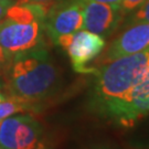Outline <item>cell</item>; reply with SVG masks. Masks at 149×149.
Returning <instances> with one entry per match:
<instances>
[{
    "label": "cell",
    "mask_w": 149,
    "mask_h": 149,
    "mask_svg": "<svg viewBox=\"0 0 149 149\" xmlns=\"http://www.w3.org/2000/svg\"><path fill=\"white\" fill-rule=\"evenodd\" d=\"M7 66V90L13 97L36 104L59 90L60 70L42 47L12 56Z\"/></svg>",
    "instance_id": "6da1fadb"
},
{
    "label": "cell",
    "mask_w": 149,
    "mask_h": 149,
    "mask_svg": "<svg viewBox=\"0 0 149 149\" xmlns=\"http://www.w3.org/2000/svg\"><path fill=\"white\" fill-rule=\"evenodd\" d=\"M149 70V47L95 69L88 107L97 114L103 107L122 100L143 80Z\"/></svg>",
    "instance_id": "7a4b0ae2"
},
{
    "label": "cell",
    "mask_w": 149,
    "mask_h": 149,
    "mask_svg": "<svg viewBox=\"0 0 149 149\" xmlns=\"http://www.w3.org/2000/svg\"><path fill=\"white\" fill-rule=\"evenodd\" d=\"M0 149H52L43 125L31 114L0 120Z\"/></svg>",
    "instance_id": "3957f363"
},
{
    "label": "cell",
    "mask_w": 149,
    "mask_h": 149,
    "mask_svg": "<svg viewBox=\"0 0 149 149\" xmlns=\"http://www.w3.org/2000/svg\"><path fill=\"white\" fill-rule=\"evenodd\" d=\"M97 115L122 128H132L147 117L149 115V70L127 95L103 107Z\"/></svg>",
    "instance_id": "277c9868"
},
{
    "label": "cell",
    "mask_w": 149,
    "mask_h": 149,
    "mask_svg": "<svg viewBox=\"0 0 149 149\" xmlns=\"http://www.w3.org/2000/svg\"><path fill=\"white\" fill-rule=\"evenodd\" d=\"M43 22L15 21L6 18L0 21V47L11 59L17 54L41 48Z\"/></svg>",
    "instance_id": "5b68a950"
},
{
    "label": "cell",
    "mask_w": 149,
    "mask_h": 149,
    "mask_svg": "<svg viewBox=\"0 0 149 149\" xmlns=\"http://www.w3.org/2000/svg\"><path fill=\"white\" fill-rule=\"evenodd\" d=\"M56 45L62 47L66 51L75 72L85 74L95 72L94 68H87L86 65L103 52L106 41L96 33L80 29L72 34L61 37Z\"/></svg>",
    "instance_id": "8992f818"
},
{
    "label": "cell",
    "mask_w": 149,
    "mask_h": 149,
    "mask_svg": "<svg viewBox=\"0 0 149 149\" xmlns=\"http://www.w3.org/2000/svg\"><path fill=\"white\" fill-rule=\"evenodd\" d=\"M83 6L84 0H60L51 6L43 21V29L54 44L61 37L83 28Z\"/></svg>",
    "instance_id": "52a82bcc"
},
{
    "label": "cell",
    "mask_w": 149,
    "mask_h": 149,
    "mask_svg": "<svg viewBox=\"0 0 149 149\" xmlns=\"http://www.w3.org/2000/svg\"><path fill=\"white\" fill-rule=\"evenodd\" d=\"M120 6L107 5L102 2L84 0L83 28L103 38L111 37L122 22Z\"/></svg>",
    "instance_id": "ba28073f"
},
{
    "label": "cell",
    "mask_w": 149,
    "mask_h": 149,
    "mask_svg": "<svg viewBox=\"0 0 149 149\" xmlns=\"http://www.w3.org/2000/svg\"><path fill=\"white\" fill-rule=\"evenodd\" d=\"M148 47L149 22L129 26L115 40H113L105 53L101 56L100 63L101 65L108 63L118 58L139 52Z\"/></svg>",
    "instance_id": "9c48e42d"
},
{
    "label": "cell",
    "mask_w": 149,
    "mask_h": 149,
    "mask_svg": "<svg viewBox=\"0 0 149 149\" xmlns=\"http://www.w3.org/2000/svg\"><path fill=\"white\" fill-rule=\"evenodd\" d=\"M34 105L36 104L33 103L22 101L13 96H11L10 98H6L5 101L0 102V120L16 114L31 111L34 108Z\"/></svg>",
    "instance_id": "30bf717a"
},
{
    "label": "cell",
    "mask_w": 149,
    "mask_h": 149,
    "mask_svg": "<svg viewBox=\"0 0 149 149\" xmlns=\"http://www.w3.org/2000/svg\"><path fill=\"white\" fill-rule=\"evenodd\" d=\"M145 22H149V0H146L136 10H134L128 15L125 27H129L137 23H145Z\"/></svg>",
    "instance_id": "8fae6325"
},
{
    "label": "cell",
    "mask_w": 149,
    "mask_h": 149,
    "mask_svg": "<svg viewBox=\"0 0 149 149\" xmlns=\"http://www.w3.org/2000/svg\"><path fill=\"white\" fill-rule=\"evenodd\" d=\"M146 0H123L120 5V10L123 12V16H128L130 12L136 10L140 5H143Z\"/></svg>",
    "instance_id": "7c38bea8"
},
{
    "label": "cell",
    "mask_w": 149,
    "mask_h": 149,
    "mask_svg": "<svg viewBox=\"0 0 149 149\" xmlns=\"http://www.w3.org/2000/svg\"><path fill=\"white\" fill-rule=\"evenodd\" d=\"M12 5H15L12 0H0V21L6 17L7 11Z\"/></svg>",
    "instance_id": "4fadbf2b"
},
{
    "label": "cell",
    "mask_w": 149,
    "mask_h": 149,
    "mask_svg": "<svg viewBox=\"0 0 149 149\" xmlns=\"http://www.w3.org/2000/svg\"><path fill=\"white\" fill-rule=\"evenodd\" d=\"M60 0H18L19 3H47V5H53Z\"/></svg>",
    "instance_id": "5bb4252c"
},
{
    "label": "cell",
    "mask_w": 149,
    "mask_h": 149,
    "mask_svg": "<svg viewBox=\"0 0 149 149\" xmlns=\"http://www.w3.org/2000/svg\"><path fill=\"white\" fill-rule=\"evenodd\" d=\"M9 61H10L9 56L6 54V52L3 51V49L0 47V69L6 68V66L8 65V63H9Z\"/></svg>",
    "instance_id": "9a60e30c"
},
{
    "label": "cell",
    "mask_w": 149,
    "mask_h": 149,
    "mask_svg": "<svg viewBox=\"0 0 149 149\" xmlns=\"http://www.w3.org/2000/svg\"><path fill=\"white\" fill-rule=\"evenodd\" d=\"M88 1H95V2H102V3H107V5L120 6L123 0H88Z\"/></svg>",
    "instance_id": "2e32d148"
},
{
    "label": "cell",
    "mask_w": 149,
    "mask_h": 149,
    "mask_svg": "<svg viewBox=\"0 0 149 149\" xmlns=\"http://www.w3.org/2000/svg\"><path fill=\"white\" fill-rule=\"evenodd\" d=\"M86 149H117L115 147H113L111 145H105V144H101V145H94L92 147H88Z\"/></svg>",
    "instance_id": "e0dca14e"
},
{
    "label": "cell",
    "mask_w": 149,
    "mask_h": 149,
    "mask_svg": "<svg viewBox=\"0 0 149 149\" xmlns=\"http://www.w3.org/2000/svg\"><path fill=\"white\" fill-rule=\"evenodd\" d=\"M6 100V96L1 93V91H0V102H2V101H5Z\"/></svg>",
    "instance_id": "ac0fdd59"
},
{
    "label": "cell",
    "mask_w": 149,
    "mask_h": 149,
    "mask_svg": "<svg viewBox=\"0 0 149 149\" xmlns=\"http://www.w3.org/2000/svg\"><path fill=\"white\" fill-rule=\"evenodd\" d=\"M0 85H1V84H0Z\"/></svg>",
    "instance_id": "d6986e66"
}]
</instances>
